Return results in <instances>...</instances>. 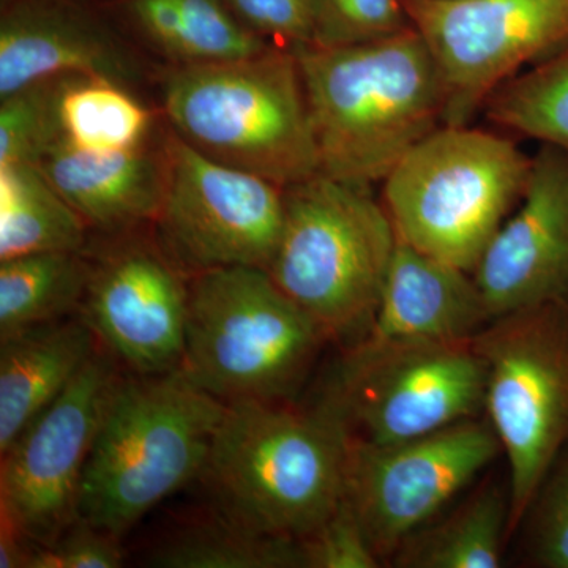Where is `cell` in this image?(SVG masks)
Listing matches in <instances>:
<instances>
[{
  "instance_id": "obj_1",
  "label": "cell",
  "mask_w": 568,
  "mask_h": 568,
  "mask_svg": "<svg viewBox=\"0 0 568 568\" xmlns=\"http://www.w3.org/2000/svg\"><path fill=\"white\" fill-rule=\"evenodd\" d=\"M320 153V174L369 189L444 125L446 93L414 31L323 48H293Z\"/></svg>"
},
{
  "instance_id": "obj_2",
  "label": "cell",
  "mask_w": 568,
  "mask_h": 568,
  "mask_svg": "<svg viewBox=\"0 0 568 568\" xmlns=\"http://www.w3.org/2000/svg\"><path fill=\"white\" fill-rule=\"evenodd\" d=\"M349 436L324 406L230 403L201 480L219 515L298 541L345 499Z\"/></svg>"
},
{
  "instance_id": "obj_3",
  "label": "cell",
  "mask_w": 568,
  "mask_h": 568,
  "mask_svg": "<svg viewBox=\"0 0 568 568\" xmlns=\"http://www.w3.org/2000/svg\"><path fill=\"white\" fill-rule=\"evenodd\" d=\"M226 403L182 369L119 377L78 497V519L122 538L203 474Z\"/></svg>"
},
{
  "instance_id": "obj_4",
  "label": "cell",
  "mask_w": 568,
  "mask_h": 568,
  "mask_svg": "<svg viewBox=\"0 0 568 568\" xmlns=\"http://www.w3.org/2000/svg\"><path fill=\"white\" fill-rule=\"evenodd\" d=\"M163 103L186 144L283 189L320 175V153L294 50L181 65Z\"/></svg>"
},
{
  "instance_id": "obj_5",
  "label": "cell",
  "mask_w": 568,
  "mask_h": 568,
  "mask_svg": "<svg viewBox=\"0 0 568 568\" xmlns=\"http://www.w3.org/2000/svg\"><path fill=\"white\" fill-rule=\"evenodd\" d=\"M394 223L372 190L316 175L286 189L267 274L345 349L372 332L394 257Z\"/></svg>"
},
{
  "instance_id": "obj_6",
  "label": "cell",
  "mask_w": 568,
  "mask_h": 568,
  "mask_svg": "<svg viewBox=\"0 0 568 568\" xmlns=\"http://www.w3.org/2000/svg\"><path fill=\"white\" fill-rule=\"evenodd\" d=\"M190 284L181 369L223 403H290L327 342L264 268L200 272Z\"/></svg>"
},
{
  "instance_id": "obj_7",
  "label": "cell",
  "mask_w": 568,
  "mask_h": 568,
  "mask_svg": "<svg viewBox=\"0 0 568 568\" xmlns=\"http://www.w3.org/2000/svg\"><path fill=\"white\" fill-rule=\"evenodd\" d=\"M532 156L500 134L440 125L383 182L399 241L474 274L528 183Z\"/></svg>"
},
{
  "instance_id": "obj_8",
  "label": "cell",
  "mask_w": 568,
  "mask_h": 568,
  "mask_svg": "<svg viewBox=\"0 0 568 568\" xmlns=\"http://www.w3.org/2000/svg\"><path fill=\"white\" fill-rule=\"evenodd\" d=\"M485 365V417L507 458L514 536L568 444V302L493 317L473 339Z\"/></svg>"
},
{
  "instance_id": "obj_9",
  "label": "cell",
  "mask_w": 568,
  "mask_h": 568,
  "mask_svg": "<svg viewBox=\"0 0 568 568\" xmlns=\"http://www.w3.org/2000/svg\"><path fill=\"white\" fill-rule=\"evenodd\" d=\"M317 405L349 439L405 443L484 416V361L473 339L365 338L345 349Z\"/></svg>"
},
{
  "instance_id": "obj_10",
  "label": "cell",
  "mask_w": 568,
  "mask_h": 568,
  "mask_svg": "<svg viewBox=\"0 0 568 568\" xmlns=\"http://www.w3.org/2000/svg\"><path fill=\"white\" fill-rule=\"evenodd\" d=\"M435 59L444 125H469L504 82L568 44V0H403Z\"/></svg>"
},
{
  "instance_id": "obj_11",
  "label": "cell",
  "mask_w": 568,
  "mask_h": 568,
  "mask_svg": "<svg viewBox=\"0 0 568 568\" xmlns=\"http://www.w3.org/2000/svg\"><path fill=\"white\" fill-rule=\"evenodd\" d=\"M500 452L485 416L387 446L349 439L345 499L381 562L439 517Z\"/></svg>"
},
{
  "instance_id": "obj_12",
  "label": "cell",
  "mask_w": 568,
  "mask_h": 568,
  "mask_svg": "<svg viewBox=\"0 0 568 568\" xmlns=\"http://www.w3.org/2000/svg\"><path fill=\"white\" fill-rule=\"evenodd\" d=\"M166 190L156 222L174 261L200 272L267 271L286 216V189L231 166L175 134L166 153Z\"/></svg>"
},
{
  "instance_id": "obj_13",
  "label": "cell",
  "mask_w": 568,
  "mask_h": 568,
  "mask_svg": "<svg viewBox=\"0 0 568 568\" xmlns=\"http://www.w3.org/2000/svg\"><path fill=\"white\" fill-rule=\"evenodd\" d=\"M118 361L99 349L2 455L0 510L50 545L78 521L82 474L118 384Z\"/></svg>"
},
{
  "instance_id": "obj_14",
  "label": "cell",
  "mask_w": 568,
  "mask_h": 568,
  "mask_svg": "<svg viewBox=\"0 0 568 568\" xmlns=\"http://www.w3.org/2000/svg\"><path fill=\"white\" fill-rule=\"evenodd\" d=\"M190 284L171 260L142 242H123L92 264L82 308L100 345L133 375L181 369Z\"/></svg>"
},
{
  "instance_id": "obj_15",
  "label": "cell",
  "mask_w": 568,
  "mask_h": 568,
  "mask_svg": "<svg viewBox=\"0 0 568 568\" xmlns=\"http://www.w3.org/2000/svg\"><path fill=\"white\" fill-rule=\"evenodd\" d=\"M519 207L474 271L491 317L568 302V152L541 144Z\"/></svg>"
},
{
  "instance_id": "obj_16",
  "label": "cell",
  "mask_w": 568,
  "mask_h": 568,
  "mask_svg": "<svg viewBox=\"0 0 568 568\" xmlns=\"http://www.w3.org/2000/svg\"><path fill=\"white\" fill-rule=\"evenodd\" d=\"M136 65L95 18L63 0H17L0 21V99L36 82L99 77L125 85Z\"/></svg>"
},
{
  "instance_id": "obj_17",
  "label": "cell",
  "mask_w": 568,
  "mask_h": 568,
  "mask_svg": "<svg viewBox=\"0 0 568 568\" xmlns=\"http://www.w3.org/2000/svg\"><path fill=\"white\" fill-rule=\"evenodd\" d=\"M491 320L473 274L398 239L366 338L470 342Z\"/></svg>"
},
{
  "instance_id": "obj_18",
  "label": "cell",
  "mask_w": 568,
  "mask_h": 568,
  "mask_svg": "<svg viewBox=\"0 0 568 568\" xmlns=\"http://www.w3.org/2000/svg\"><path fill=\"white\" fill-rule=\"evenodd\" d=\"M40 168L89 227L119 233L156 220L162 209L166 162L141 149L88 151L62 138Z\"/></svg>"
},
{
  "instance_id": "obj_19",
  "label": "cell",
  "mask_w": 568,
  "mask_h": 568,
  "mask_svg": "<svg viewBox=\"0 0 568 568\" xmlns=\"http://www.w3.org/2000/svg\"><path fill=\"white\" fill-rule=\"evenodd\" d=\"M84 317L59 320L2 339L0 455L69 387L99 351Z\"/></svg>"
},
{
  "instance_id": "obj_20",
  "label": "cell",
  "mask_w": 568,
  "mask_h": 568,
  "mask_svg": "<svg viewBox=\"0 0 568 568\" xmlns=\"http://www.w3.org/2000/svg\"><path fill=\"white\" fill-rule=\"evenodd\" d=\"M508 525V480H487L450 514L407 538L390 562L403 568H496L510 538Z\"/></svg>"
},
{
  "instance_id": "obj_21",
  "label": "cell",
  "mask_w": 568,
  "mask_h": 568,
  "mask_svg": "<svg viewBox=\"0 0 568 568\" xmlns=\"http://www.w3.org/2000/svg\"><path fill=\"white\" fill-rule=\"evenodd\" d=\"M130 13L181 65L242 61L271 50L224 0H130Z\"/></svg>"
},
{
  "instance_id": "obj_22",
  "label": "cell",
  "mask_w": 568,
  "mask_h": 568,
  "mask_svg": "<svg viewBox=\"0 0 568 568\" xmlns=\"http://www.w3.org/2000/svg\"><path fill=\"white\" fill-rule=\"evenodd\" d=\"M88 230L39 164L0 166V261L33 253H82Z\"/></svg>"
},
{
  "instance_id": "obj_23",
  "label": "cell",
  "mask_w": 568,
  "mask_h": 568,
  "mask_svg": "<svg viewBox=\"0 0 568 568\" xmlns=\"http://www.w3.org/2000/svg\"><path fill=\"white\" fill-rule=\"evenodd\" d=\"M91 272L92 264L78 252L0 261V339L65 320L82 306Z\"/></svg>"
},
{
  "instance_id": "obj_24",
  "label": "cell",
  "mask_w": 568,
  "mask_h": 568,
  "mask_svg": "<svg viewBox=\"0 0 568 568\" xmlns=\"http://www.w3.org/2000/svg\"><path fill=\"white\" fill-rule=\"evenodd\" d=\"M63 140L88 151L140 149L151 115L125 85L99 77H65L59 95Z\"/></svg>"
},
{
  "instance_id": "obj_25",
  "label": "cell",
  "mask_w": 568,
  "mask_h": 568,
  "mask_svg": "<svg viewBox=\"0 0 568 568\" xmlns=\"http://www.w3.org/2000/svg\"><path fill=\"white\" fill-rule=\"evenodd\" d=\"M148 560L166 568H304L298 541L265 536L222 515L179 530Z\"/></svg>"
},
{
  "instance_id": "obj_26",
  "label": "cell",
  "mask_w": 568,
  "mask_h": 568,
  "mask_svg": "<svg viewBox=\"0 0 568 568\" xmlns=\"http://www.w3.org/2000/svg\"><path fill=\"white\" fill-rule=\"evenodd\" d=\"M484 111L496 125L568 152V44L504 82Z\"/></svg>"
},
{
  "instance_id": "obj_27",
  "label": "cell",
  "mask_w": 568,
  "mask_h": 568,
  "mask_svg": "<svg viewBox=\"0 0 568 568\" xmlns=\"http://www.w3.org/2000/svg\"><path fill=\"white\" fill-rule=\"evenodd\" d=\"M63 78L36 82L0 99V166L41 164L62 141Z\"/></svg>"
},
{
  "instance_id": "obj_28",
  "label": "cell",
  "mask_w": 568,
  "mask_h": 568,
  "mask_svg": "<svg viewBox=\"0 0 568 568\" xmlns=\"http://www.w3.org/2000/svg\"><path fill=\"white\" fill-rule=\"evenodd\" d=\"M409 28L403 0H313L310 44L351 47L384 39Z\"/></svg>"
},
{
  "instance_id": "obj_29",
  "label": "cell",
  "mask_w": 568,
  "mask_h": 568,
  "mask_svg": "<svg viewBox=\"0 0 568 568\" xmlns=\"http://www.w3.org/2000/svg\"><path fill=\"white\" fill-rule=\"evenodd\" d=\"M532 566L568 568V444L549 467L523 518Z\"/></svg>"
},
{
  "instance_id": "obj_30",
  "label": "cell",
  "mask_w": 568,
  "mask_h": 568,
  "mask_svg": "<svg viewBox=\"0 0 568 568\" xmlns=\"http://www.w3.org/2000/svg\"><path fill=\"white\" fill-rule=\"evenodd\" d=\"M304 568H376L381 566L353 508L342 500L323 525L302 540Z\"/></svg>"
},
{
  "instance_id": "obj_31",
  "label": "cell",
  "mask_w": 568,
  "mask_h": 568,
  "mask_svg": "<svg viewBox=\"0 0 568 568\" xmlns=\"http://www.w3.org/2000/svg\"><path fill=\"white\" fill-rule=\"evenodd\" d=\"M123 566L121 538L78 519L50 545L32 541L26 568H118Z\"/></svg>"
},
{
  "instance_id": "obj_32",
  "label": "cell",
  "mask_w": 568,
  "mask_h": 568,
  "mask_svg": "<svg viewBox=\"0 0 568 568\" xmlns=\"http://www.w3.org/2000/svg\"><path fill=\"white\" fill-rule=\"evenodd\" d=\"M242 21L263 37L293 48L312 43L313 0H224Z\"/></svg>"
},
{
  "instance_id": "obj_33",
  "label": "cell",
  "mask_w": 568,
  "mask_h": 568,
  "mask_svg": "<svg viewBox=\"0 0 568 568\" xmlns=\"http://www.w3.org/2000/svg\"><path fill=\"white\" fill-rule=\"evenodd\" d=\"M32 540L6 510H0V568H26Z\"/></svg>"
}]
</instances>
